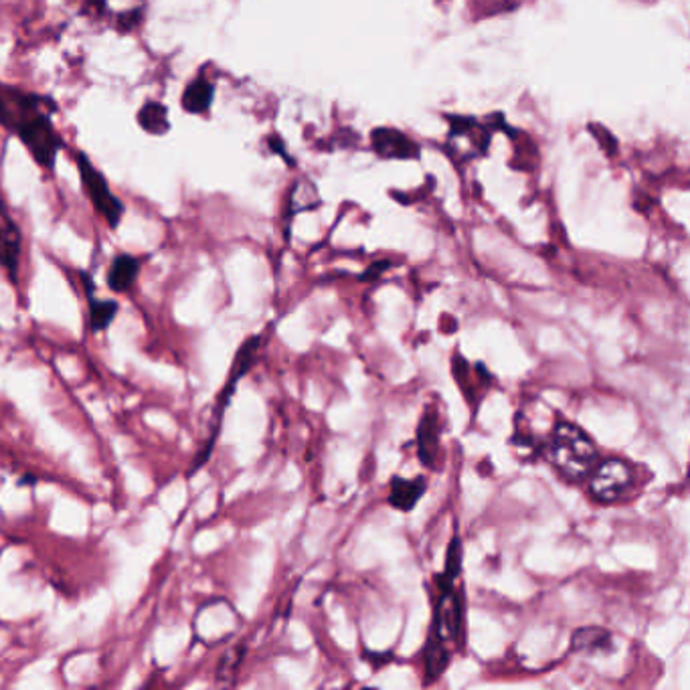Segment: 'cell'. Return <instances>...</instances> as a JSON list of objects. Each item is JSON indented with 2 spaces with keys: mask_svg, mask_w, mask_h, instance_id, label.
<instances>
[{
  "mask_svg": "<svg viewBox=\"0 0 690 690\" xmlns=\"http://www.w3.org/2000/svg\"><path fill=\"white\" fill-rule=\"evenodd\" d=\"M449 664V650L444 643L438 642L436 638L428 640V646H425V674H428V682L438 680Z\"/></svg>",
  "mask_w": 690,
  "mask_h": 690,
  "instance_id": "9a60e30c",
  "label": "cell"
},
{
  "mask_svg": "<svg viewBox=\"0 0 690 690\" xmlns=\"http://www.w3.org/2000/svg\"><path fill=\"white\" fill-rule=\"evenodd\" d=\"M85 298H88V327L91 332H106L112 327L115 316L120 312V304L115 300H104L96 296V285L88 274H83Z\"/></svg>",
  "mask_w": 690,
  "mask_h": 690,
  "instance_id": "ba28073f",
  "label": "cell"
},
{
  "mask_svg": "<svg viewBox=\"0 0 690 690\" xmlns=\"http://www.w3.org/2000/svg\"><path fill=\"white\" fill-rule=\"evenodd\" d=\"M456 575L449 573H441L438 575L439 585V600L436 606V614H433V626H431V638L449 646L460 640L462 624H464V606H462V595L454 589Z\"/></svg>",
  "mask_w": 690,
  "mask_h": 690,
  "instance_id": "277c9868",
  "label": "cell"
},
{
  "mask_svg": "<svg viewBox=\"0 0 690 690\" xmlns=\"http://www.w3.org/2000/svg\"><path fill=\"white\" fill-rule=\"evenodd\" d=\"M142 260L132 253H120L112 260L106 274V284L114 294H128L141 277Z\"/></svg>",
  "mask_w": 690,
  "mask_h": 690,
  "instance_id": "9c48e42d",
  "label": "cell"
},
{
  "mask_svg": "<svg viewBox=\"0 0 690 690\" xmlns=\"http://www.w3.org/2000/svg\"><path fill=\"white\" fill-rule=\"evenodd\" d=\"M33 484H37V478L35 476H22L19 480V486H33Z\"/></svg>",
  "mask_w": 690,
  "mask_h": 690,
  "instance_id": "2e32d148",
  "label": "cell"
},
{
  "mask_svg": "<svg viewBox=\"0 0 690 690\" xmlns=\"http://www.w3.org/2000/svg\"><path fill=\"white\" fill-rule=\"evenodd\" d=\"M138 124L152 136H165L170 130L168 110L160 102H146L138 112Z\"/></svg>",
  "mask_w": 690,
  "mask_h": 690,
  "instance_id": "4fadbf2b",
  "label": "cell"
},
{
  "mask_svg": "<svg viewBox=\"0 0 690 690\" xmlns=\"http://www.w3.org/2000/svg\"><path fill=\"white\" fill-rule=\"evenodd\" d=\"M77 170H80L85 195H88L89 203L94 205L98 215L107 223V227L118 229L124 217V205L112 192L106 176L91 165V160L85 154H77Z\"/></svg>",
  "mask_w": 690,
  "mask_h": 690,
  "instance_id": "5b68a950",
  "label": "cell"
},
{
  "mask_svg": "<svg viewBox=\"0 0 690 690\" xmlns=\"http://www.w3.org/2000/svg\"><path fill=\"white\" fill-rule=\"evenodd\" d=\"M260 343H261L260 336H251V338H247L245 343L242 345V348H239V351H237L235 359H234V364H231L227 381H225L221 393L217 395V401H215V407H213V415H211V428H209V438H207V441L203 444V447L199 449V454L195 456V460H192V466H191L189 476H192V474H195V472H199L200 468H203L209 457H211L213 449H215V444H217V438H219V431H221L225 409L229 407L231 399H234L239 381H242V379L247 375V371L251 369V364L255 361V354H258Z\"/></svg>",
  "mask_w": 690,
  "mask_h": 690,
  "instance_id": "3957f363",
  "label": "cell"
},
{
  "mask_svg": "<svg viewBox=\"0 0 690 690\" xmlns=\"http://www.w3.org/2000/svg\"><path fill=\"white\" fill-rule=\"evenodd\" d=\"M213 102V85L205 80L191 81L183 91L181 104L189 114H207Z\"/></svg>",
  "mask_w": 690,
  "mask_h": 690,
  "instance_id": "7c38bea8",
  "label": "cell"
},
{
  "mask_svg": "<svg viewBox=\"0 0 690 690\" xmlns=\"http://www.w3.org/2000/svg\"><path fill=\"white\" fill-rule=\"evenodd\" d=\"M611 646V634L601 627H581L573 634V650L577 652H600Z\"/></svg>",
  "mask_w": 690,
  "mask_h": 690,
  "instance_id": "5bb4252c",
  "label": "cell"
},
{
  "mask_svg": "<svg viewBox=\"0 0 690 690\" xmlns=\"http://www.w3.org/2000/svg\"><path fill=\"white\" fill-rule=\"evenodd\" d=\"M22 251V235L19 225L4 211L0 213V268L13 284L19 280V263Z\"/></svg>",
  "mask_w": 690,
  "mask_h": 690,
  "instance_id": "52a82bcc",
  "label": "cell"
},
{
  "mask_svg": "<svg viewBox=\"0 0 690 690\" xmlns=\"http://www.w3.org/2000/svg\"><path fill=\"white\" fill-rule=\"evenodd\" d=\"M587 480L589 494L593 496V500L600 504H611L630 490L634 482V468L622 457H608V460L595 464Z\"/></svg>",
  "mask_w": 690,
  "mask_h": 690,
  "instance_id": "8992f818",
  "label": "cell"
},
{
  "mask_svg": "<svg viewBox=\"0 0 690 690\" xmlns=\"http://www.w3.org/2000/svg\"><path fill=\"white\" fill-rule=\"evenodd\" d=\"M439 452V417L433 409L425 411L417 431V454L425 466H436V457Z\"/></svg>",
  "mask_w": 690,
  "mask_h": 690,
  "instance_id": "30bf717a",
  "label": "cell"
},
{
  "mask_svg": "<svg viewBox=\"0 0 690 690\" xmlns=\"http://www.w3.org/2000/svg\"><path fill=\"white\" fill-rule=\"evenodd\" d=\"M549 456L553 466L567 480H584L600 462L593 439L567 420H559L550 431Z\"/></svg>",
  "mask_w": 690,
  "mask_h": 690,
  "instance_id": "7a4b0ae2",
  "label": "cell"
},
{
  "mask_svg": "<svg viewBox=\"0 0 690 690\" xmlns=\"http://www.w3.org/2000/svg\"><path fill=\"white\" fill-rule=\"evenodd\" d=\"M428 490V482L425 478H393L391 480V492H389V504L393 508L401 510V513H409L415 508V504L422 500V496Z\"/></svg>",
  "mask_w": 690,
  "mask_h": 690,
  "instance_id": "8fae6325",
  "label": "cell"
},
{
  "mask_svg": "<svg viewBox=\"0 0 690 690\" xmlns=\"http://www.w3.org/2000/svg\"><path fill=\"white\" fill-rule=\"evenodd\" d=\"M51 104L0 83V122L11 128L38 165L53 168L64 141L49 115Z\"/></svg>",
  "mask_w": 690,
  "mask_h": 690,
  "instance_id": "6da1fadb",
  "label": "cell"
}]
</instances>
